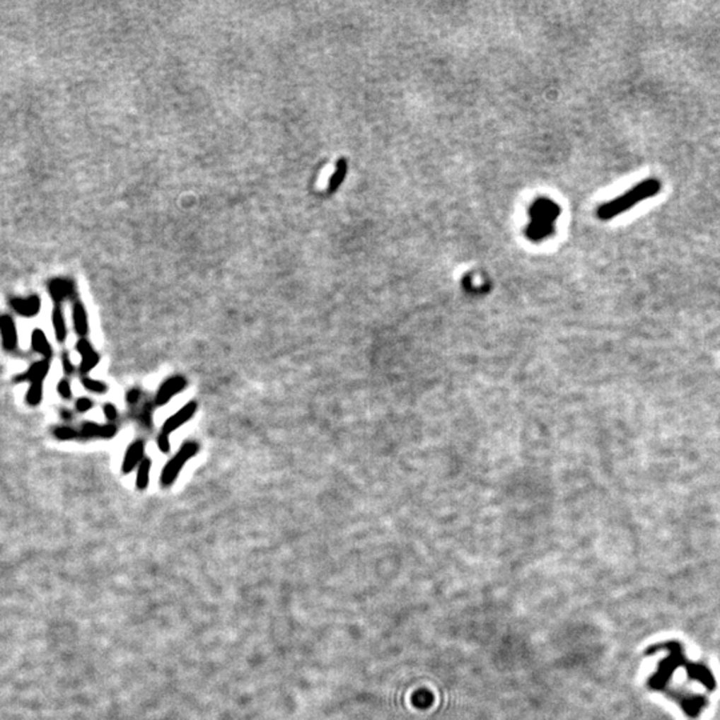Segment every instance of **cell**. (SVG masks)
Listing matches in <instances>:
<instances>
[{
  "mask_svg": "<svg viewBox=\"0 0 720 720\" xmlns=\"http://www.w3.org/2000/svg\"><path fill=\"white\" fill-rule=\"evenodd\" d=\"M661 190L662 182L659 179L655 178L644 179L637 186L629 188L626 194L602 204L596 211V215L600 221H611L617 215L635 207L640 202L656 197L661 192Z\"/></svg>",
  "mask_w": 720,
  "mask_h": 720,
  "instance_id": "6da1fadb",
  "label": "cell"
},
{
  "mask_svg": "<svg viewBox=\"0 0 720 720\" xmlns=\"http://www.w3.org/2000/svg\"><path fill=\"white\" fill-rule=\"evenodd\" d=\"M199 453V444L195 441H187L179 447L178 453L164 465L161 472V486L163 488L171 487L180 475L183 467Z\"/></svg>",
  "mask_w": 720,
  "mask_h": 720,
  "instance_id": "7a4b0ae2",
  "label": "cell"
},
{
  "mask_svg": "<svg viewBox=\"0 0 720 720\" xmlns=\"http://www.w3.org/2000/svg\"><path fill=\"white\" fill-rule=\"evenodd\" d=\"M187 384H188L187 379L183 375H174L167 378L158 388L153 397V405L158 407L166 406L173 400V397L186 390Z\"/></svg>",
  "mask_w": 720,
  "mask_h": 720,
  "instance_id": "3957f363",
  "label": "cell"
},
{
  "mask_svg": "<svg viewBox=\"0 0 720 720\" xmlns=\"http://www.w3.org/2000/svg\"><path fill=\"white\" fill-rule=\"evenodd\" d=\"M198 408V402H195V400L187 402L186 405L180 410H178L170 418L166 419V422L163 423L162 432L167 435H171L175 431L179 430L183 424H186L187 422H190L191 419L194 418Z\"/></svg>",
  "mask_w": 720,
  "mask_h": 720,
  "instance_id": "277c9868",
  "label": "cell"
},
{
  "mask_svg": "<svg viewBox=\"0 0 720 720\" xmlns=\"http://www.w3.org/2000/svg\"><path fill=\"white\" fill-rule=\"evenodd\" d=\"M146 441L143 439H137L128 444L127 450L123 456V462L120 465V471L123 475L131 474L134 470L138 468L141 460L146 458Z\"/></svg>",
  "mask_w": 720,
  "mask_h": 720,
  "instance_id": "5b68a950",
  "label": "cell"
},
{
  "mask_svg": "<svg viewBox=\"0 0 720 720\" xmlns=\"http://www.w3.org/2000/svg\"><path fill=\"white\" fill-rule=\"evenodd\" d=\"M117 426L115 423H107V424H99L95 422H84L79 430V438L81 439H105L111 441L117 436Z\"/></svg>",
  "mask_w": 720,
  "mask_h": 720,
  "instance_id": "8992f818",
  "label": "cell"
},
{
  "mask_svg": "<svg viewBox=\"0 0 720 720\" xmlns=\"http://www.w3.org/2000/svg\"><path fill=\"white\" fill-rule=\"evenodd\" d=\"M76 351L81 356L79 372L83 376H87V373L93 371V368L99 364L100 355L98 354L96 349H93L91 342L86 337H79V340L76 342Z\"/></svg>",
  "mask_w": 720,
  "mask_h": 720,
  "instance_id": "52a82bcc",
  "label": "cell"
},
{
  "mask_svg": "<svg viewBox=\"0 0 720 720\" xmlns=\"http://www.w3.org/2000/svg\"><path fill=\"white\" fill-rule=\"evenodd\" d=\"M12 310L22 318H34L40 313L42 299L39 295H30L27 298H12L10 301Z\"/></svg>",
  "mask_w": 720,
  "mask_h": 720,
  "instance_id": "ba28073f",
  "label": "cell"
},
{
  "mask_svg": "<svg viewBox=\"0 0 720 720\" xmlns=\"http://www.w3.org/2000/svg\"><path fill=\"white\" fill-rule=\"evenodd\" d=\"M0 339L3 349L12 352L18 349V330L10 315H0Z\"/></svg>",
  "mask_w": 720,
  "mask_h": 720,
  "instance_id": "9c48e42d",
  "label": "cell"
},
{
  "mask_svg": "<svg viewBox=\"0 0 720 720\" xmlns=\"http://www.w3.org/2000/svg\"><path fill=\"white\" fill-rule=\"evenodd\" d=\"M51 368V359L37 360L33 363L27 371L15 378V382H28V383H45V379Z\"/></svg>",
  "mask_w": 720,
  "mask_h": 720,
  "instance_id": "30bf717a",
  "label": "cell"
},
{
  "mask_svg": "<svg viewBox=\"0 0 720 720\" xmlns=\"http://www.w3.org/2000/svg\"><path fill=\"white\" fill-rule=\"evenodd\" d=\"M48 294L52 298V301L60 304L64 301H69L75 295V286L74 281L63 278H55L50 280L48 283Z\"/></svg>",
  "mask_w": 720,
  "mask_h": 720,
  "instance_id": "8fae6325",
  "label": "cell"
},
{
  "mask_svg": "<svg viewBox=\"0 0 720 720\" xmlns=\"http://www.w3.org/2000/svg\"><path fill=\"white\" fill-rule=\"evenodd\" d=\"M72 320H74V330H75L76 335H79L81 337H87V334L90 331L88 315H87L84 304L81 301H75L72 306Z\"/></svg>",
  "mask_w": 720,
  "mask_h": 720,
  "instance_id": "7c38bea8",
  "label": "cell"
},
{
  "mask_svg": "<svg viewBox=\"0 0 720 720\" xmlns=\"http://www.w3.org/2000/svg\"><path fill=\"white\" fill-rule=\"evenodd\" d=\"M31 347L36 354L42 355L43 359H51L52 356V346L50 344L46 334L43 330L35 328L31 335Z\"/></svg>",
  "mask_w": 720,
  "mask_h": 720,
  "instance_id": "4fadbf2b",
  "label": "cell"
},
{
  "mask_svg": "<svg viewBox=\"0 0 720 720\" xmlns=\"http://www.w3.org/2000/svg\"><path fill=\"white\" fill-rule=\"evenodd\" d=\"M52 327H54L57 340L59 343H64L67 339V325H66L63 307L60 304H55V307L52 310Z\"/></svg>",
  "mask_w": 720,
  "mask_h": 720,
  "instance_id": "5bb4252c",
  "label": "cell"
},
{
  "mask_svg": "<svg viewBox=\"0 0 720 720\" xmlns=\"http://www.w3.org/2000/svg\"><path fill=\"white\" fill-rule=\"evenodd\" d=\"M152 460L146 456L141 463L137 468V479H135V487L139 491H146L150 486V477H151Z\"/></svg>",
  "mask_w": 720,
  "mask_h": 720,
  "instance_id": "9a60e30c",
  "label": "cell"
},
{
  "mask_svg": "<svg viewBox=\"0 0 720 720\" xmlns=\"http://www.w3.org/2000/svg\"><path fill=\"white\" fill-rule=\"evenodd\" d=\"M43 400V383L30 384L27 394H25V402L31 407L39 406Z\"/></svg>",
  "mask_w": 720,
  "mask_h": 720,
  "instance_id": "2e32d148",
  "label": "cell"
},
{
  "mask_svg": "<svg viewBox=\"0 0 720 720\" xmlns=\"http://www.w3.org/2000/svg\"><path fill=\"white\" fill-rule=\"evenodd\" d=\"M81 384L87 391L93 393V394H105L108 391V385L105 382L93 379L91 376H83Z\"/></svg>",
  "mask_w": 720,
  "mask_h": 720,
  "instance_id": "e0dca14e",
  "label": "cell"
},
{
  "mask_svg": "<svg viewBox=\"0 0 720 720\" xmlns=\"http://www.w3.org/2000/svg\"><path fill=\"white\" fill-rule=\"evenodd\" d=\"M54 436L62 441H75L79 438V431L72 429L70 426H59L54 430Z\"/></svg>",
  "mask_w": 720,
  "mask_h": 720,
  "instance_id": "ac0fdd59",
  "label": "cell"
},
{
  "mask_svg": "<svg viewBox=\"0 0 720 720\" xmlns=\"http://www.w3.org/2000/svg\"><path fill=\"white\" fill-rule=\"evenodd\" d=\"M346 171H347V163H346L344 159H340L339 163H337V171H335V174L332 175V178L330 180V186H328L330 191H334V190H337V187L340 186L342 180L344 179Z\"/></svg>",
  "mask_w": 720,
  "mask_h": 720,
  "instance_id": "d6986e66",
  "label": "cell"
},
{
  "mask_svg": "<svg viewBox=\"0 0 720 720\" xmlns=\"http://www.w3.org/2000/svg\"><path fill=\"white\" fill-rule=\"evenodd\" d=\"M57 391H58L59 395L62 396L64 400H71L72 399V387H71L69 379L59 381L58 385H57Z\"/></svg>",
  "mask_w": 720,
  "mask_h": 720,
  "instance_id": "ffe728a7",
  "label": "cell"
},
{
  "mask_svg": "<svg viewBox=\"0 0 720 720\" xmlns=\"http://www.w3.org/2000/svg\"><path fill=\"white\" fill-rule=\"evenodd\" d=\"M93 405L95 403H93V399H90L87 396H81L79 399H76V402H75V410L79 414H86L90 410H93Z\"/></svg>",
  "mask_w": 720,
  "mask_h": 720,
  "instance_id": "44dd1931",
  "label": "cell"
},
{
  "mask_svg": "<svg viewBox=\"0 0 720 720\" xmlns=\"http://www.w3.org/2000/svg\"><path fill=\"white\" fill-rule=\"evenodd\" d=\"M156 444H158V448L162 453H170L171 451V441H170V435L161 432L158 435V439H156Z\"/></svg>",
  "mask_w": 720,
  "mask_h": 720,
  "instance_id": "7402d4cb",
  "label": "cell"
},
{
  "mask_svg": "<svg viewBox=\"0 0 720 720\" xmlns=\"http://www.w3.org/2000/svg\"><path fill=\"white\" fill-rule=\"evenodd\" d=\"M103 414H105V418H107L110 423L117 422V418H119V410H117V407L114 403H105Z\"/></svg>",
  "mask_w": 720,
  "mask_h": 720,
  "instance_id": "603a6c76",
  "label": "cell"
},
{
  "mask_svg": "<svg viewBox=\"0 0 720 720\" xmlns=\"http://www.w3.org/2000/svg\"><path fill=\"white\" fill-rule=\"evenodd\" d=\"M62 366H63V371L66 372L67 375H72L75 371V366H74L70 354L67 351H64L62 354Z\"/></svg>",
  "mask_w": 720,
  "mask_h": 720,
  "instance_id": "cb8c5ba5",
  "label": "cell"
},
{
  "mask_svg": "<svg viewBox=\"0 0 720 720\" xmlns=\"http://www.w3.org/2000/svg\"><path fill=\"white\" fill-rule=\"evenodd\" d=\"M141 395H143V393L140 391L139 388H137V387H135V388H131V390H129L127 393V396H126L128 405H131V406H137V405L139 403L140 399H141Z\"/></svg>",
  "mask_w": 720,
  "mask_h": 720,
  "instance_id": "d4e9b609",
  "label": "cell"
},
{
  "mask_svg": "<svg viewBox=\"0 0 720 720\" xmlns=\"http://www.w3.org/2000/svg\"><path fill=\"white\" fill-rule=\"evenodd\" d=\"M415 697H420V702L415 703V706H418V707H429V706H430L431 700H426V697H431V694L429 691L418 692Z\"/></svg>",
  "mask_w": 720,
  "mask_h": 720,
  "instance_id": "484cf974",
  "label": "cell"
},
{
  "mask_svg": "<svg viewBox=\"0 0 720 720\" xmlns=\"http://www.w3.org/2000/svg\"><path fill=\"white\" fill-rule=\"evenodd\" d=\"M60 417L64 419L66 422H70V420H72V419H74V415H72V412H71L70 410H66V408L60 411Z\"/></svg>",
  "mask_w": 720,
  "mask_h": 720,
  "instance_id": "4316f807",
  "label": "cell"
}]
</instances>
